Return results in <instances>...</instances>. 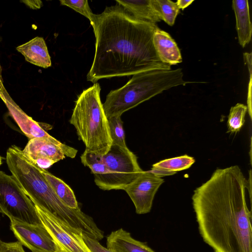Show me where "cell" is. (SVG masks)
<instances>
[{"label": "cell", "instance_id": "cell-1", "mask_svg": "<svg viewBox=\"0 0 252 252\" xmlns=\"http://www.w3.org/2000/svg\"><path fill=\"white\" fill-rule=\"evenodd\" d=\"M247 188L241 169L234 165L216 169L194 190L192 206L199 231L214 252H252Z\"/></svg>", "mask_w": 252, "mask_h": 252}, {"label": "cell", "instance_id": "cell-2", "mask_svg": "<svg viewBox=\"0 0 252 252\" xmlns=\"http://www.w3.org/2000/svg\"><path fill=\"white\" fill-rule=\"evenodd\" d=\"M158 28L157 24L135 18L119 4L106 7L96 15L95 53L87 80L94 84L103 78L171 69L160 61L153 45Z\"/></svg>", "mask_w": 252, "mask_h": 252}, {"label": "cell", "instance_id": "cell-3", "mask_svg": "<svg viewBox=\"0 0 252 252\" xmlns=\"http://www.w3.org/2000/svg\"><path fill=\"white\" fill-rule=\"evenodd\" d=\"M8 168L35 206L55 215L84 235H92L97 228L93 218L81 209L67 207L58 197L40 171L39 168L29 160L22 150L15 145L6 152Z\"/></svg>", "mask_w": 252, "mask_h": 252}, {"label": "cell", "instance_id": "cell-4", "mask_svg": "<svg viewBox=\"0 0 252 252\" xmlns=\"http://www.w3.org/2000/svg\"><path fill=\"white\" fill-rule=\"evenodd\" d=\"M181 68L155 69L132 75L126 84L107 95L103 107L107 118L125 112L171 88L185 85Z\"/></svg>", "mask_w": 252, "mask_h": 252}, {"label": "cell", "instance_id": "cell-5", "mask_svg": "<svg viewBox=\"0 0 252 252\" xmlns=\"http://www.w3.org/2000/svg\"><path fill=\"white\" fill-rule=\"evenodd\" d=\"M99 84L84 90L75 101L69 120L87 151L104 156L112 145L108 119L101 102Z\"/></svg>", "mask_w": 252, "mask_h": 252}, {"label": "cell", "instance_id": "cell-6", "mask_svg": "<svg viewBox=\"0 0 252 252\" xmlns=\"http://www.w3.org/2000/svg\"><path fill=\"white\" fill-rule=\"evenodd\" d=\"M103 158L108 173L94 175V181L104 190H125L143 171L137 157L127 146L112 145Z\"/></svg>", "mask_w": 252, "mask_h": 252}, {"label": "cell", "instance_id": "cell-7", "mask_svg": "<svg viewBox=\"0 0 252 252\" xmlns=\"http://www.w3.org/2000/svg\"><path fill=\"white\" fill-rule=\"evenodd\" d=\"M0 212L16 220L32 224L41 223L35 205L12 175L0 171Z\"/></svg>", "mask_w": 252, "mask_h": 252}, {"label": "cell", "instance_id": "cell-8", "mask_svg": "<svg viewBox=\"0 0 252 252\" xmlns=\"http://www.w3.org/2000/svg\"><path fill=\"white\" fill-rule=\"evenodd\" d=\"M35 207L41 223L56 244L57 252H91L84 240L82 231L44 209Z\"/></svg>", "mask_w": 252, "mask_h": 252}, {"label": "cell", "instance_id": "cell-9", "mask_svg": "<svg viewBox=\"0 0 252 252\" xmlns=\"http://www.w3.org/2000/svg\"><path fill=\"white\" fill-rule=\"evenodd\" d=\"M25 157L38 167L46 169L66 157L74 158L77 150L51 136L29 140L22 150Z\"/></svg>", "mask_w": 252, "mask_h": 252}, {"label": "cell", "instance_id": "cell-10", "mask_svg": "<svg viewBox=\"0 0 252 252\" xmlns=\"http://www.w3.org/2000/svg\"><path fill=\"white\" fill-rule=\"evenodd\" d=\"M10 228L18 241L32 252H57L53 239L42 223L11 220Z\"/></svg>", "mask_w": 252, "mask_h": 252}, {"label": "cell", "instance_id": "cell-11", "mask_svg": "<svg viewBox=\"0 0 252 252\" xmlns=\"http://www.w3.org/2000/svg\"><path fill=\"white\" fill-rule=\"evenodd\" d=\"M164 180L149 171H143L124 190L133 202L136 213L144 214L150 212L155 195Z\"/></svg>", "mask_w": 252, "mask_h": 252}, {"label": "cell", "instance_id": "cell-12", "mask_svg": "<svg viewBox=\"0 0 252 252\" xmlns=\"http://www.w3.org/2000/svg\"><path fill=\"white\" fill-rule=\"evenodd\" d=\"M1 71L0 64V97L21 131L29 139L51 137L39 123L27 115L12 99L4 87Z\"/></svg>", "mask_w": 252, "mask_h": 252}, {"label": "cell", "instance_id": "cell-13", "mask_svg": "<svg viewBox=\"0 0 252 252\" xmlns=\"http://www.w3.org/2000/svg\"><path fill=\"white\" fill-rule=\"evenodd\" d=\"M153 43L160 61L169 65L182 62L180 50L169 34L158 28L154 32Z\"/></svg>", "mask_w": 252, "mask_h": 252}, {"label": "cell", "instance_id": "cell-14", "mask_svg": "<svg viewBox=\"0 0 252 252\" xmlns=\"http://www.w3.org/2000/svg\"><path fill=\"white\" fill-rule=\"evenodd\" d=\"M106 244L107 248L112 252H155L123 228L112 231L107 237Z\"/></svg>", "mask_w": 252, "mask_h": 252}, {"label": "cell", "instance_id": "cell-15", "mask_svg": "<svg viewBox=\"0 0 252 252\" xmlns=\"http://www.w3.org/2000/svg\"><path fill=\"white\" fill-rule=\"evenodd\" d=\"M16 50L21 53L27 62L41 67L51 66V58L43 38L37 36L18 46Z\"/></svg>", "mask_w": 252, "mask_h": 252}, {"label": "cell", "instance_id": "cell-16", "mask_svg": "<svg viewBox=\"0 0 252 252\" xmlns=\"http://www.w3.org/2000/svg\"><path fill=\"white\" fill-rule=\"evenodd\" d=\"M135 18L157 24L161 21L156 0H116Z\"/></svg>", "mask_w": 252, "mask_h": 252}, {"label": "cell", "instance_id": "cell-17", "mask_svg": "<svg viewBox=\"0 0 252 252\" xmlns=\"http://www.w3.org/2000/svg\"><path fill=\"white\" fill-rule=\"evenodd\" d=\"M232 3L239 43L244 48L250 42L252 33L249 2L247 0H234Z\"/></svg>", "mask_w": 252, "mask_h": 252}, {"label": "cell", "instance_id": "cell-18", "mask_svg": "<svg viewBox=\"0 0 252 252\" xmlns=\"http://www.w3.org/2000/svg\"><path fill=\"white\" fill-rule=\"evenodd\" d=\"M39 170L56 195L67 207L73 209L80 208L74 192L69 186L46 169L39 168Z\"/></svg>", "mask_w": 252, "mask_h": 252}, {"label": "cell", "instance_id": "cell-19", "mask_svg": "<svg viewBox=\"0 0 252 252\" xmlns=\"http://www.w3.org/2000/svg\"><path fill=\"white\" fill-rule=\"evenodd\" d=\"M195 162L193 158L185 155L165 159L153 164L152 167H159L177 172L189 168Z\"/></svg>", "mask_w": 252, "mask_h": 252}, {"label": "cell", "instance_id": "cell-20", "mask_svg": "<svg viewBox=\"0 0 252 252\" xmlns=\"http://www.w3.org/2000/svg\"><path fill=\"white\" fill-rule=\"evenodd\" d=\"M248 108L242 103H237L232 107L227 120V132H238L245 123V117Z\"/></svg>", "mask_w": 252, "mask_h": 252}, {"label": "cell", "instance_id": "cell-21", "mask_svg": "<svg viewBox=\"0 0 252 252\" xmlns=\"http://www.w3.org/2000/svg\"><path fill=\"white\" fill-rule=\"evenodd\" d=\"M80 158L82 164L89 167L94 175L108 173L102 156L85 150Z\"/></svg>", "mask_w": 252, "mask_h": 252}, {"label": "cell", "instance_id": "cell-22", "mask_svg": "<svg viewBox=\"0 0 252 252\" xmlns=\"http://www.w3.org/2000/svg\"><path fill=\"white\" fill-rule=\"evenodd\" d=\"M156 1L161 20L169 26H173L180 12L176 3L170 0H156Z\"/></svg>", "mask_w": 252, "mask_h": 252}, {"label": "cell", "instance_id": "cell-23", "mask_svg": "<svg viewBox=\"0 0 252 252\" xmlns=\"http://www.w3.org/2000/svg\"><path fill=\"white\" fill-rule=\"evenodd\" d=\"M112 145L126 147L123 122L121 116L107 118Z\"/></svg>", "mask_w": 252, "mask_h": 252}, {"label": "cell", "instance_id": "cell-24", "mask_svg": "<svg viewBox=\"0 0 252 252\" xmlns=\"http://www.w3.org/2000/svg\"><path fill=\"white\" fill-rule=\"evenodd\" d=\"M60 3L61 5L67 6L85 16L90 20L93 29L94 28L96 21V15L92 13L88 0H61Z\"/></svg>", "mask_w": 252, "mask_h": 252}, {"label": "cell", "instance_id": "cell-25", "mask_svg": "<svg viewBox=\"0 0 252 252\" xmlns=\"http://www.w3.org/2000/svg\"><path fill=\"white\" fill-rule=\"evenodd\" d=\"M83 238L91 252H112L108 248L103 247L96 240L85 235H83Z\"/></svg>", "mask_w": 252, "mask_h": 252}, {"label": "cell", "instance_id": "cell-26", "mask_svg": "<svg viewBox=\"0 0 252 252\" xmlns=\"http://www.w3.org/2000/svg\"><path fill=\"white\" fill-rule=\"evenodd\" d=\"M0 252H25L22 244L18 241L6 243L0 239Z\"/></svg>", "mask_w": 252, "mask_h": 252}, {"label": "cell", "instance_id": "cell-27", "mask_svg": "<svg viewBox=\"0 0 252 252\" xmlns=\"http://www.w3.org/2000/svg\"><path fill=\"white\" fill-rule=\"evenodd\" d=\"M149 171L159 178L166 176L173 175L176 173V172L170 171L163 168L156 167H152L151 170Z\"/></svg>", "mask_w": 252, "mask_h": 252}, {"label": "cell", "instance_id": "cell-28", "mask_svg": "<svg viewBox=\"0 0 252 252\" xmlns=\"http://www.w3.org/2000/svg\"><path fill=\"white\" fill-rule=\"evenodd\" d=\"M26 5L30 8L33 9H37L40 8L42 6L43 3L41 0H24L22 1Z\"/></svg>", "mask_w": 252, "mask_h": 252}, {"label": "cell", "instance_id": "cell-29", "mask_svg": "<svg viewBox=\"0 0 252 252\" xmlns=\"http://www.w3.org/2000/svg\"><path fill=\"white\" fill-rule=\"evenodd\" d=\"M194 0H178L176 3L179 9L184 10Z\"/></svg>", "mask_w": 252, "mask_h": 252}, {"label": "cell", "instance_id": "cell-30", "mask_svg": "<svg viewBox=\"0 0 252 252\" xmlns=\"http://www.w3.org/2000/svg\"><path fill=\"white\" fill-rule=\"evenodd\" d=\"M2 163V158L1 157H0V165Z\"/></svg>", "mask_w": 252, "mask_h": 252}]
</instances>
